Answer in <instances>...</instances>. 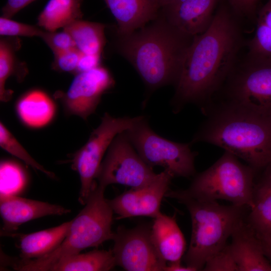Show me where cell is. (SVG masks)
Wrapping results in <instances>:
<instances>
[{
    "instance_id": "1",
    "label": "cell",
    "mask_w": 271,
    "mask_h": 271,
    "mask_svg": "<svg viewBox=\"0 0 271 271\" xmlns=\"http://www.w3.org/2000/svg\"><path fill=\"white\" fill-rule=\"evenodd\" d=\"M240 31L232 15L222 7L208 28L188 47L172 103L176 112L187 103L211 101L235 68L241 46Z\"/></svg>"
},
{
    "instance_id": "2",
    "label": "cell",
    "mask_w": 271,
    "mask_h": 271,
    "mask_svg": "<svg viewBox=\"0 0 271 271\" xmlns=\"http://www.w3.org/2000/svg\"><path fill=\"white\" fill-rule=\"evenodd\" d=\"M193 37L179 31L159 12L144 27L117 36L116 46L119 54L134 67L147 89L154 91L176 84Z\"/></svg>"
},
{
    "instance_id": "3",
    "label": "cell",
    "mask_w": 271,
    "mask_h": 271,
    "mask_svg": "<svg viewBox=\"0 0 271 271\" xmlns=\"http://www.w3.org/2000/svg\"><path fill=\"white\" fill-rule=\"evenodd\" d=\"M205 142L229 152L254 169L271 164V115L223 102L211 109L192 143Z\"/></svg>"
},
{
    "instance_id": "4",
    "label": "cell",
    "mask_w": 271,
    "mask_h": 271,
    "mask_svg": "<svg viewBox=\"0 0 271 271\" xmlns=\"http://www.w3.org/2000/svg\"><path fill=\"white\" fill-rule=\"evenodd\" d=\"M165 197L176 199L189 212L192 232L184 260L196 271L203 270L207 260L227 244L236 226L245 217L247 207L196 199L181 190H169Z\"/></svg>"
},
{
    "instance_id": "5",
    "label": "cell",
    "mask_w": 271,
    "mask_h": 271,
    "mask_svg": "<svg viewBox=\"0 0 271 271\" xmlns=\"http://www.w3.org/2000/svg\"><path fill=\"white\" fill-rule=\"evenodd\" d=\"M105 188L97 183L94 186L84 208L71 220L67 235L54 250L41 257L16 260L14 268L22 271H49L63 258L97 247L113 240L111 230L113 211L105 198Z\"/></svg>"
},
{
    "instance_id": "6",
    "label": "cell",
    "mask_w": 271,
    "mask_h": 271,
    "mask_svg": "<svg viewBox=\"0 0 271 271\" xmlns=\"http://www.w3.org/2000/svg\"><path fill=\"white\" fill-rule=\"evenodd\" d=\"M254 172L255 169L242 164L237 157L225 151L213 165L197 175L188 189L181 191L196 199L225 200L251 209L254 205Z\"/></svg>"
},
{
    "instance_id": "7",
    "label": "cell",
    "mask_w": 271,
    "mask_h": 271,
    "mask_svg": "<svg viewBox=\"0 0 271 271\" xmlns=\"http://www.w3.org/2000/svg\"><path fill=\"white\" fill-rule=\"evenodd\" d=\"M126 134L143 160L150 167L161 166L174 177L189 178L194 175L196 153L190 144L170 141L157 134L142 116Z\"/></svg>"
},
{
    "instance_id": "8",
    "label": "cell",
    "mask_w": 271,
    "mask_h": 271,
    "mask_svg": "<svg viewBox=\"0 0 271 271\" xmlns=\"http://www.w3.org/2000/svg\"><path fill=\"white\" fill-rule=\"evenodd\" d=\"M141 116L115 117L105 112L87 142L71 156V168L80 177L78 200L81 204L85 205L96 183L98 169L113 139L132 127Z\"/></svg>"
},
{
    "instance_id": "9",
    "label": "cell",
    "mask_w": 271,
    "mask_h": 271,
    "mask_svg": "<svg viewBox=\"0 0 271 271\" xmlns=\"http://www.w3.org/2000/svg\"><path fill=\"white\" fill-rule=\"evenodd\" d=\"M157 174L141 157L124 131L111 142L96 180L104 188L113 184L138 188L151 182Z\"/></svg>"
},
{
    "instance_id": "10",
    "label": "cell",
    "mask_w": 271,
    "mask_h": 271,
    "mask_svg": "<svg viewBox=\"0 0 271 271\" xmlns=\"http://www.w3.org/2000/svg\"><path fill=\"white\" fill-rule=\"evenodd\" d=\"M225 102L271 115V62L247 58L227 79Z\"/></svg>"
},
{
    "instance_id": "11",
    "label": "cell",
    "mask_w": 271,
    "mask_h": 271,
    "mask_svg": "<svg viewBox=\"0 0 271 271\" xmlns=\"http://www.w3.org/2000/svg\"><path fill=\"white\" fill-rule=\"evenodd\" d=\"M114 83L109 71L100 65L76 74L67 90L56 91L54 98L61 103L66 115L86 120L95 112L102 95Z\"/></svg>"
},
{
    "instance_id": "12",
    "label": "cell",
    "mask_w": 271,
    "mask_h": 271,
    "mask_svg": "<svg viewBox=\"0 0 271 271\" xmlns=\"http://www.w3.org/2000/svg\"><path fill=\"white\" fill-rule=\"evenodd\" d=\"M113 240L116 265L127 271H164L167 263L153 243L151 227L142 225L126 229L119 226Z\"/></svg>"
},
{
    "instance_id": "13",
    "label": "cell",
    "mask_w": 271,
    "mask_h": 271,
    "mask_svg": "<svg viewBox=\"0 0 271 271\" xmlns=\"http://www.w3.org/2000/svg\"><path fill=\"white\" fill-rule=\"evenodd\" d=\"M173 175L169 171L158 174L149 183L138 188H131L108 203L118 217L117 219L147 216L155 218L160 213V206L164 197L170 190Z\"/></svg>"
},
{
    "instance_id": "14",
    "label": "cell",
    "mask_w": 271,
    "mask_h": 271,
    "mask_svg": "<svg viewBox=\"0 0 271 271\" xmlns=\"http://www.w3.org/2000/svg\"><path fill=\"white\" fill-rule=\"evenodd\" d=\"M219 0H176L162 8L160 13L176 29L194 37L210 25Z\"/></svg>"
},
{
    "instance_id": "15",
    "label": "cell",
    "mask_w": 271,
    "mask_h": 271,
    "mask_svg": "<svg viewBox=\"0 0 271 271\" xmlns=\"http://www.w3.org/2000/svg\"><path fill=\"white\" fill-rule=\"evenodd\" d=\"M0 196V214L5 232L15 230L22 224L37 218L71 212L61 205L14 194H1Z\"/></svg>"
},
{
    "instance_id": "16",
    "label": "cell",
    "mask_w": 271,
    "mask_h": 271,
    "mask_svg": "<svg viewBox=\"0 0 271 271\" xmlns=\"http://www.w3.org/2000/svg\"><path fill=\"white\" fill-rule=\"evenodd\" d=\"M229 244L239 271H271L261 242L245 217L236 226Z\"/></svg>"
},
{
    "instance_id": "17",
    "label": "cell",
    "mask_w": 271,
    "mask_h": 271,
    "mask_svg": "<svg viewBox=\"0 0 271 271\" xmlns=\"http://www.w3.org/2000/svg\"><path fill=\"white\" fill-rule=\"evenodd\" d=\"M117 22V36L128 35L155 19L159 0H103Z\"/></svg>"
},
{
    "instance_id": "18",
    "label": "cell",
    "mask_w": 271,
    "mask_h": 271,
    "mask_svg": "<svg viewBox=\"0 0 271 271\" xmlns=\"http://www.w3.org/2000/svg\"><path fill=\"white\" fill-rule=\"evenodd\" d=\"M16 115L25 126L40 128L54 119L57 106L54 100L45 91L33 88L24 92L15 104Z\"/></svg>"
},
{
    "instance_id": "19",
    "label": "cell",
    "mask_w": 271,
    "mask_h": 271,
    "mask_svg": "<svg viewBox=\"0 0 271 271\" xmlns=\"http://www.w3.org/2000/svg\"><path fill=\"white\" fill-rule=\"evenodd\" d=\"M151 237L159 254L167 264L181 262L186 241L175 215L169 216L161 212L154 218Z\"/></svg>"
},
{
    "instance_id": "20",
    "label": "cell",
    "mask_w": 271,
    "mask_h": 271,
    "mask_svg": "<svg viewBox=\"0 0 271 271\" xmlns=\"http://www.w3.org/2000/svg\"><path fill=\"white\" fill-rule=\"evenodd\" d=\"M71 220L39 231L21 234L19 248L22 259L38 258L56 249L66 237Z\"/></svg>"
},
{
    "instance_id": "21",
    "label": "cell",
    "mask_w": 271,
    "mask_h": 271,
    "mask_svg": "<svg viewBox=\"0 0 271 271\" xmlns=\"http://www.w3.org/2000/svg\"><path fill=\"white\" fill-rule=\"evenodd\" d=\"M21 46V40L17 37L0 39V100L2 102H8L13 96V91L6 88L8 78L15 76L20 83L28 73L26 64L20 61L16 55Z\"/></svg>"
},
{
    "instance_id": "22",
    "label": "cell",
    "mask_w": 271,
    "mask_h": 271,
    "mask_svg": "<svg viewBox=\"0 0 271 271\" xmlns=\"http://www.w3.org/2000/svg\"><path fill=\"white\" fill-rule=\"evenodd\" d=\"M82 0H49L39 15L37 25L43 30L55 31L82 19Z\"/></svg>"
},
{
    "instance_id": "23",
    "label": "cell",
    "mask_w": 271,
    "mask_h": 271,
    "mask_svg": "<svg viewBox=\"0 0 271 271\" xmlns=\"http://www.w3.org/2000/svg\"><path fill=\"white\" fill-rule=\"evenodd\" d=\"M102 23L77 20L63 30L72 38L76 48L83 54L101 56L105 43L104 30Z\"/></svg>"
},
{
    "instance_id": "24",
    "label": "cell",
    "mask_w": 271,
    "mask_h": 271,
    "mask_svg": "<svg viewBox=\"0 0 271 271\" xmlns=\"http://www.w3.org/2000/svg\"><path fill=\"white\" fill-rule=\"evenodd\" d=\"M115 265L112 249L94 250L63 258L49 271H107Z\"/></svg>"
},
{
    "instance_id": "25",
    "label": "cell",
    "mask_w": 271,
    "mask_h": 271,
    "mask_svg": "<svg viewBox=\"0 0 271 271\" xmlns=\"http://www.w3.org/2000/svg\"><path fill=\"white\" fill-rule=\"evenodd\" d=\"M247 221L262 245L271 244V186L268 183L255 189L254 205Z\"/></svg>"
},
{
    "instance_id": "26",
    "label": "cell",
    "mask_w": 271,
    "mask_h": 271,
    "mask_svg": "<svg viewBox=\"0 0 271 271\" xmlns=\"http://www.w3.org/2000/svg\"><path fill=\"white\" fill-rule=\"evenodd\" d=\"M1 194H13L27 184L28 175L24 167L11 160L1 161L0 164Z\"/></svg>"
},
{
    "instance_id": "27",
    "label": "cell",
    "mask_w": 271,
    "mask_h": 271,
    "mask_svg": "<svg viewBox=\"0 0 271 271\" xmlns=\"http://www.w3.org/2000/svg\"><path fill=\"white\" fill-rule=\"evenodd\" d=\"M0 146L3 150L23 161L36 171H39L51 178L55 179V174L46 169L28 153L3 122H0Z\"/></svg>"
},
{
    "instance_id": "28",
    "label": "cell",
    "mask_w": 271,
    "mask_h": 271,
    "mask_svg": "<svg viewBox=\"0 0 271 271\" xmlns=\"http://www.w3.org/2000/svg\"><path fill=\"white\" fill-rule=\"evenodd\" d=\"M247 58L271 62V29L257 19L254 36L248 45Z\"/></svg>"
},
{
    "instance_id": "29",
    "label": "cell",
    "mask_w": 271,
    "mask_h": 271,
    "mask_svg": "<svg viewBox=\"0 0 271 271\" xmlns=\"http://www.w3.org/2000/svg\"><path fill=\"white\" fill-rule=\"evenodd\" d=\"M43 30L33 25L0 18V35L7 37H40Z\"/></svg>"
},
{
    "instance_id": "30",
    "label": "cell",
    "mask_w": 271,
    "mask_h": 271,
    "mask_svg": "<svg viewBox=\"0 0 271 271\" xmlns=\"http://www.w3.org/2000/svg\"><path fill=\"white\" fill-rule=\"evenodd\" d=\"M205 271H239L229 244L211 256L203 268Z\"/></svg>"
},
{
    "instance_id": "31",
    "label": "cell",
    "mask_w": 271,
    "mask_h": 271,
    "mask_svg": "<svg viewBox=\"0 0 271 271\" xmlns=\"http://www.w3.org/2000/svg\"><path fill=\"white\" fill-rule=\"evenodd\" d=\"M40 37L54 54L76 48L72 38L64 30L61 32L43 30Z\"/></svg>"
},
{
    "instance_id": "32",
    "label": "cell",
    "mask_w": 271,
    "mask_h": 271,
    "mask_svg": "<svg viewBox=\"0 0 271 271\" xmlns=\"http://www.w3.org/2000/svg\"><path fill=\"white\" fill-rule=\"evenodd\" d=\"M81 53L75 48L54 54L52 68L58 72L75 75Z\"/></svg>"
},
{
    "instance_id": "33",
    "label": "cell",
    "mask_w": 271,
    "mask_h": 271,
    "mask_svg": "<svg viewBox=\"0 0 271 271\" xmlns=\"http://www.w3.org/2000/svg\"><path fill=\"white\" fill-rule=\"evenodd\" d=\"M233 12L236 14L247 16L254 12L260 0H228Z\"/></svg>"
},
{
    "instance_id": "34",
    "label": "cell",
    "mask_w": 271,
    "mask_h": 271,
    "mask_svg": "<svg viewBox=\"0 0 271 271\" xmlns=\"http://www.w3.org/2000/svg\"><path fill=\"white\" fill-rule=\"evenodd\" d=\"M35 0H7L2 9V17L11 18Z\"/></svg>"
},
{
    "instance_id": "35",
    "label": "cell",
    "mask_w": 271,
    "mask_h": 271,
    "mask_svg": "<svg viewBox=\"0 0 271 271\" xmlns=\"http://www.w3.org/2000/svg\"><path fill=\"white\" fill-rule=\"evenodd\" d=\"M100 55L81 54L77 73L89 70L100 66Z\"/></svg>"
},
{
    "instance_id": "36",
    "label": "cell",
    "mask_w": 271,
    "mask_h": 271,
    "mask_svg": "<svg viewBox=\"0 0 271 271\" xmlns=\"http://www.w3.org/2000/svg\"><path fill=\"white\" fill-rule=\"evenodd\" d=\"M271 29V0H267L260 10L258 19Z\"/></svg>"
},
{
    "instance_id": "37",
    "label": "cell",
    "mask_w": 271,
    "mask_h": 271,
    "mask_svg": "<svg viewBox=\"0 0 271 271\" xmlns=\"http://www.w3.org/2000/svg\"><path fill=\"white\" fill-rule=\"evenodd\" d=\"M164 271H196V270L188 266H183L180 262L167 264L164 268Z\"/></svg>"
},
{
    "instance_id": "38",
    "label": "cell",
    "mask_w": 271,
    "mask_h": 271,
    "mask_svg": "<svg viewBox=\"0 0 271 271\" xmlns=\"http://www.w3.org/2000/svg\"><path fill=\"white\" fill-rule=\"evenodd\" d=\"M264 253L267 258L271 261V244L262 245Z\"/></svg>"
},
{
    "instance_id": "39",
    "label": "cell",
    "mask_w": 271,
    "mask_h": 271,
    "mask_svg": "<svg viewBox=\"0 0 271 271\" xmlns=\"http://www.w3.org/2000/svg\"><path fill=\"white\" fill-rule=\"evenodd\" d=\"M176 0H159L161 9Z\"/></svg>"
},
{
    "instance_id": "40",
    "label": "cell",
    "mask_w": 271,
    "mask_h": 271,
    "mask_svg": "<svg viewBox=\"0 0 271 271\" xmlns=\"http://www.w3.org/2000/svg\"><path fill=\"white\" fill-rule=\"evenodd\" d=\"M267 183L270 186H271V171H270L268 181L267 182Z\"/></svg>"
}]
</instances>
